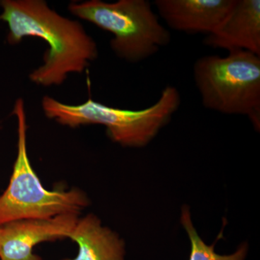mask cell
<instances>
[{
  "label": "cell",
  "instance_id": "cell-5",
  "mask_svg": "<svg viewBox=\"0 0 260 260\" xmlns=\"http://www.w3.org/2000/svg\"><path fill=\"white\" fill-rule=\"evenodd\" d=\"M72 14L113 34L112 51L121 59L138 62L156 54L171 42L170 32L159 23L146 0L71 3Z\"/></svg>",
  "mask_w": 260,
  "mask_h": 260
},
{
  "label": "cell",
  "instance_id": "cell-11",
  "mask_svg": "<svg viewBox=\"0 0 260 260\" xmlns=\"http://www.w3.org/2000/svg\"><path fill=\"white\" fill-rule=\"evenodd\" d=\"M0 129H1V126H0Z\"/></svg>",
  "mask_w": 260,
  "mask_h": 260
},
{
  "label": "cell",
  "instance_id": "cell-4",
  "mask_svg": "<svg viewBox=\"0 0 260 260\" xmlns=\"http://www.w3.org/2000/svg\"><path fill=\"white\" fill-rule=\"evenodd\" d=\"M194 80L206 109L247 116L260 124V56L244 50L225 57L209 55L195 61Z\"/></svg>",
  "mask_w": 260,
  "mask_h": 260
},
{
  "label": "cell",
  "instance_id": "cell-6",
  "mask_svg": "<svg viewBox=\"0 0 260 260\" xmlns=\"http://www.w3.org/2000/svg\"><path fill=\"white\" fill-rule=\"evenodd\" d=\"M78 218L77 214H64L0 225V260H42L34 253V247L41 243L68 239Z\"/></svg>",
  "mask_w": 260,
  "mask_h": 260
},
{
  "label": "cell",
  "instance_id": "cell-9",
  "mask_svg": "<svg viewBox=\"0 0 260 260\" xmlns=\"http://www.w3.org/2000/svg\"><path fill=\"white\" fill-rule=\"evenodd\" d=\"M68 239L76 243L78 254L61 260H124V241L93 214L78 218Z\"/></svg>",
  "mask_w": 260,
  "mask_h": 260
},
{
  "label": "cell",
  "instance_id": "cell-7",
  "mask_svg": "<svg viewBox=\"0 0 260 260\" xmlns=\"http://www.w3.org/2000/svg\"><path fill=\"white\" fill-rule=\"evenodd\" d=\"M203 43L210 47L260 56L259 0H235L223 21Z\"/></svg>",
  "mask_w": 260,
  "mask_h": 260
},
{
  "label": "cell",
  "instance_id": "cell-2",
  "mask_svg": "<svg viewBox=\"0 0 260 260\" xmlns=\"http://www.w3.org/2000/svg\"><path fill=\"white\" fill-rule=\"evenodd\" d=\"M181 98L174 87H166L155 104L141 110L108 107L88 99L79 105H69L44 96L42 109L49 119L61 125L78 127L100 124L106 126L111 139L124 147L145 146L172 119L180 106Z\"/></svg>",
  "mask_w": 260,
  "mask_h": 260
},
{
  "label": "cell",
  "instance_id": "cell-8",
  "mask_svg": "<svg viewBox=\"0 0 260 260\" xmlns=\"http://www.w3.org/2000/svg\"><path fill=\"white\" fill-rule=\"evenodd\" d=\"M235 0H156L159 15L171 28L191 34H211Z\"/></svg>",
  "mask_w": 260,
  "mask_h": 260
},
{
  "label": "cell",
  "instance_id": "cell-1",
  "mask_svg": "<svg viewBox=\"0 0 260 260\" xmlns=\"http://www.w3.org/2000/svg\"><path fill=\"white\" fill-rule=\"evenodd\" d=\"M0 7V20L8 27V44L35 37L48 45L44 63L29 75L32 83L60 85L71 73H83L98 57L96 44L83 25L58 14L44 0H1Z\"/></svg>",
  "mask_w": 260,
  "mask_h": 260
},
{
  "label": "cell",
  "instance_id": "cell-3",
  "mask_svg": "<svg viewBox=\"0 0 260 260\" xmlns=\"http://www.w3.org/2000/svg\"><path fill=\"white\" fill-rule=\"evenodd\" d=\"M13 114L18 121V153L7 189L0 195V225L29 219H48L77 214L88 206L89 200L78 189L49 190L43 186L32 169L27 149L25 103L18 99Z\"/></svg>",
  "mask_w": 260,
  "mask_h": 260
},
{
  "label": "cell",
  "instance_id": "cell-10",
  "mask_svg": "<svg viewBox=\"0 0 260 260\" xmlns=\"http://www.w3.org/2000/svg\"><path fill=\"white\" fill-rule=\"evenodd\" d=\"M181 222L187 232L191 242V252L189 260H244L248 253L246 243H243L235 252L226 255H221L215 251V244L208 245L203 242L195 230L191 220L188 207L184 206L181 210Z\"/></svg>",
  "mask_w": 260,
  "mask_h": 260
}]
</instances>
